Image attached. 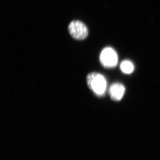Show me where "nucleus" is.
<instances>
[{
  "label": "nucleus",
  "mask_w": 160,
  "mask_h": 160,
  "mask_svg": "<svg viewBox=\"0 0 160 160\" xmlns=\"http://www.w3.org/2000/svg\"><path fill=\"white\" fill-rule=\"evenodd\" d=\"M86 82L89 89L98 96L105 93L107 82L105 77L97 72L89 73L86 77Z\"/></svg>",
  "instance_id": "obj_1"
},
{
  "label": "nucleus",
  "mask_w": 160,
  "mask_h": 160,
  "mask_svg": "<svg viewBox=\"0 0 160 160\" xmlns=\"http://www.w3.org/2000/svg\"><path fill=\"white\" fill-rule=\"evenodd\" d=\"M100 61L102 65L106 68H114L118 63L117 53L111 47H106L101 52Z\"/></svg>",
  "instance_id": "obj_2"
},
{
  "label": "nucleus",
  "mask_w": 160,
  "mask_h": 160,
  "mask_svg": "<svg viewBox=\"0 0 160 160\" xmlns=\"http://www.w3.org/2000/svg\"><path fill=\"white\" fill-rule=\"evenodd\" d=\"M68 29L69 33L73 38L85 39L88 35V30L85 24L80 21H72L69 24Z\"/></svg>",
  "instance_id": "obj_3"
},
{
  "label": "nucleus",
  "mask_w": 160,
  "mask_h": 160,
  "mask_svg": "<svg viewBox=\"0 0 160 160\" xmlns=\"http://www.w3.org/2000/svg\"><path fill=\"white\" fill-rule=\"evenodd\" d=\"M125 86L119 83H113L109 87V94L112 100L118 102L122 100L125 94Z\"/></svg>",
  "instance_id": "obj_4"
},
{
  "label": "nucleus",
  "mask_w": 160,
  "mask_h": 160,
  "mask_svg": "<svg viewBox=\"0 0 160 160\" xmlns=\"http://www.w3.org/2000/svg\"><path fill=\"white\" fill-rule=\"evenodd\" d=\"M120 69L123 73L130 74L134 70V67L131 62L125 60L123 61L120 65Z\"/></svg>",
  "instance_id": "obj_5"
}]
</instances>
